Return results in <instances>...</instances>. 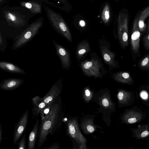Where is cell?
<instances>
[{
	"label": "cell",
	"mask_w": 149,
	"mask_h": 149,
	"mask_svg": "<svg viewBox=\"0 0 149 149\" xmlns=\"http://www.w3.org/2000/svg\"><path fill=\"white\" fill-rule=\"evenodd\" d=\"M43 7L51 26L58 33L69 42H72V37L69 29L61 15L45 4Z\"/></svg>",
	"instance_id": "obj_3"
},
{
	"label": "cell",
	"mask_w": 149,
	"mask_h": 149,
	"mask_svg": "<svg viewBox=\"0 0 149 149\" xmlns=\"http://www.w3.org/2000/svg\"><path fill=\"white\" fill-rule=\"evenodd\" d=\"M115 0L116 1H117V0Z\"/></svg>",
	"instance_id": "obj_40"
},
{
	"label": "cell",
	"mask_w": 149,
	"mask_h": 149,
	"mask_svg": "<svg viewBox=\"0 0 149 149\" xmlns=\"http://www.w3.org/2000/svg\"><path fill=\"white\" fill-rule=\"evenodd\" d=\"M149 33V20L148 22V26L147 30V34Z\"/></svg>",
	"instance_id": "obj_38"
},
{
	"label": "cell",
	"mask_w": 149,
	"mask_h": 149,
	"mask_svg": "<svg viewBox=\"0 0 149 149\" xmlns=\"http://www.w3.org/2000/svg\"><path fill=\"white\" fill-rule=\"evenodd\" d=\"M148 100H149V99Z\"/></svg>",
	"instance_id": "obj_39"
},
{
	"label": "cell",
	"mask_w": 149,
	"mask_h": 149,
	"mask_svg": "<svg viewBox=\"0 0 149 149\" xmlns=\"http://www.w3.org/2000/svg\"><path fill=\"white\" fill-rule=\"evenodd\" d=\"M128 16L123 12L119 13L117 21L118 40L121 48L125 49L128 43Z\"/></svg>",
	"instance_id": "obj_5"
},
{
	"label": "cell",
	"mask_w": 149,
	"mask_h": 149,
	"mask_svg": "<svg viewBox=\"0 0 149 149\" xmlns=\"http://www.w3.org/2000/svg\"><path fill=\"white\" fill-rule=\"evenodd\" d=\"M80 24L82 26H84L85 24V22L83 20H81L80 22Z\"/></svg>",
	"instance_id": "obj_37"
},
{
	"label": "cell",
	"mask_w": 149,
	"mask_h": 149,
	"mask_svg": "<svg viewBox=\"0 0 149 149\" xmlns=\"http://www.w3.org/2000/svg\"><path fill=\"white\" fill-rule=\"evenodd\" d=\"M128 110L123 116L124 122L126 124H132L141 121L146 114L141 110L134 107Z\"/></svg>",
	"instance_id": "obj_10"
},
{
	"label": "cell",
	"mask_w": 149,
	"mask_h": 149,
	"mask_svg": "<svg viewBox=\"0 0 149 149\" xmlns=\"http://www.w3.org/2000/svg\"><path fill=\"white\" fill-rule=\"evenodd\" d=\"M35 15L20 6H2L0 10V32L13 39L27 27L30 19Z\"/></svg>",
	"instance_id": "obj_1"
},
{
	"label": "cell",
	"mask_w": 149,
	"mask_h": 149,
	"mask_svg": "<svg viewBox=\"0 0 149 149\" xmlns=\"http://www.w3.org/2000/svg\"><path fill=\"white\" fill-rule=\"evenodd\" d=\"M0 68L1 70L11 73L22 74H25V70L12 63L7 61L0 62Z\"/></svg>",
	"instance_id": "obj_19"
},
{
	"label": "cell",
	"mask_w": 149,
	"mask_h": 149,
	"mask_svg": "<svg viewBox=\"0 0 149 149\" xmlns=\"http://www.w3.org/2000/svg\"><path fill=\"white\" fill-rule=\"evenodd\" d=\"M85 94L86 96H89L91 94V93L90 90L88 89H86L85 91Z\"/></svg>",
	"instance_id": "obj_35"
},
{
	"label": "cell",
	"mask_w": 149,
	"mask_h": 149,
	"mask_svg": "<svg viewBox=\"0 0 149 149\" xmlns=\"http://www.w3.org/2000/svg\"><path fill=\"white\" fill-rule=\"evenodd\" d=\"M20 6L27 9L35 15L42 13L43 3L33 1H21L19 3Z\"/></svg>",
	"instance_id": "obj_15"
},
{
	"label": "cell",
	"mask_w": 149,
	"mask_h": 149,
	"mask_svg": "<svg viewBox=\"0 0 149 149\" xmlns=\"http://www.w3.org/2000/svg\"><path fill=\"white\" fill-rule=\"evenodd\" d=\"M7 46L6 37L3 33L0 32V50L3 52L6 50Z\"/></svg>",
	"instance_id": "obj_26"
},
{
	"label": "cell",
	"mask_w": 149,
	"mask_h": 149,
	"mask_svg": "<svg viewBox=\"0 0 149 149\" xmlns=\"http://www.w3.org/2000/svg\"><path fill=\"white\" fill-rule=\"evenodd\" d=\"M44 3L53 7L65 10L68 5L66 0H31Z\"/></svg>",
	"instance_id": "obj_21"
},
{
	"label": "cell",
	"mask_w": 149,
	"mask_h": 149,
	"mask_svg": "<svg viewBox=\"0 0 149 149\" xmlns=\"http://www.w3.org/2000/svg\"><path fill=\"white\" fill-rule=\"evenodd\" d=\"M143 41L145 49L147 51H149V33L143 38Z\"/></svg>",
	"instance_id": "obj_29"
},
{
	"label": "cell",
	"mask_w": 149,
	"mask_h": 149,
	"mask_svg": "<svg viewBox=\"0 0 149 149\" xmlns=\"http://www.w3.org/2000/svg\"><path fill=\"white\" fill-rule=\"evenodd\" d=\"M101 66L99 61L95 59H92L89 61H85L81 63V67L83 72L89 77H100Z\"/></svg>",
	"instance_id": "obj_7"
},
{
	"label": "cell",
	"mask_w": 149,
	"mask_h": 149,
	"mask_svg": "<svg viewBox=\"0 0 149 149\" xmlns=\"http://www.w3.org/2000/svg\"><path fill=\"white\" fill-rule=\"evenodd\" d=\"M51 106L47 107L40 111V114L41 116V121H42L46 117L49 113Z\"/></svg>",
	"instance_id": "obj_27"
},
{
	"label": "cell",
	"mask_w": 149,
	"mask_h": 149,
	"mask_svg": "<svg viewBox=\"0 0 149 149\" xmlns=\"http://www.w3.org/2000/svg\"><path fill=\"white\" fill-rule=\"evenodd\" d=\"M149 16V6L143 10L139 16L138 26L142 33L146 31V25L145 23L146 18Z\"/></svg>",
	"instance_id": "obj_23"
},
{
	"label": "cell",
	"mask_w": 149,
	"mask_h": 149,
	"mask_svg": "<svg viewBox=\"0 0 149 149\" xmlns=\"http://www.w3.org/2000/svg\"><path fill=\"white\" fill-rule=\"evenodd\" d=\"M110 11L109 4L107 3L104 6L101 14V18L103 22L107 24L110 19Z\"/></svg>",
	"instance_id": "obj_24"
},
{
	"label": "cell",
	"mask_w": 149,
	"mask_h": 149,
	"mask_svg": "<svg viewBox=\"0 0 149 149\" xmlns=\"http://www.w3.org/2000/svg\"><path fill=\"white\" fill-rule=\"evenodd\" d=\"M31 102L33 105L32 118L35 116V118H36L40 113V111L47 107V105L43 101V97H41L38 95L33 97L31 100Z\"/></svg>",
	"instance_id": "obj_16"
},
{
	"label": "cell",
	"mask_w": 149,
	"mask_h": 149,
	"mask_svg": "<svg viewBox=\"0 0 149 149\" xmlns=\"http://www.w3.org/2000/svg\"><path fill=\"white\" fill-rule=\"evenodd\" d=\"M138 18L139 16L137 17L134 20L130 39L132 54L134 61L140 54V40L141 33L138 26Z\"/></svg>",
	"instance_id": "obj_6"
},
{
	"label": "cell",
	"mask_w": 149,
	"mask_h": 149,
	"mask_svg": "<svg viewBox=\"0 0 149 149\" xmlns=\"http://www.w3.org/2000/svg\"><path fill=\"white\" fill-rule=\"evenodd\" d=\"M44 19L40 17L31 24L19 36L13 39L12 49L15 50L26 45L38 33L42 27Z\"/></svg>",
	"instance_id": "obj_4"
},
{
	"label": "cell",
	"mask_w": 149,
	"mask_h": 149,
	"mask_svg": "<svg viewBox=\"0 0 149 149\" xmlns=\"http://www.w3.org/2000/svg\"><path fill=\"white\" fill-rule=\"evenodd\" d=\"M23 79L19 78H11L5 79L0 84V89L7 91L16 89L24 82Z\"/></svg>",
	"instance_id": "obj_13"
},
{
	"label": "cell",
	"mask_w": 149,
	"mask_h": 149,
	"mask_svg": "<svg viewBox=\"0 0 149 149\" xmlns=\"http://www.w3.org/2000/svg\"><path fill=\"white\" fill-rule=\"evenodd\" d=\"M118 98L120 102L125 106L131 105L134 100L135 96L131 91L120 90L118 94Z\"/></svg>",
	"instance_id": "obj_17"
},
{
	"label": "cell",
	"mask_w": 149,
	"mask_h": 149,
	"mask_svg": "<svg viewBox=\"0 0 149 149\" xmlns=\"http://www.w3.org/2000/svg\"><path fill=\"white\" fill-rule=\"evenodd\" d=\"M62 79L57 80L43 97V100L47 104V107L52 105L60 94L62 89Z\"/></svg>",
	"instance_id": "obj_11"
},
{
	"label": "cell",
	"mask_w": 149,
	"mask_h": 149,
	"mask_svg": "<svg viewBox=\"0 0 149 149\" xmlns=\"http://www.w3.org/2000/svg\"><path fill=\"white\" fill-rule=\"evenodd\" d=\"M100 52L104 62L109 67L110 70L119 67L118 62L115 59V53L110 51L106 46H102Z\"/></svg>",
	"instance_id": "obj_12"
},
{
	"label": "cell",
	"mask_w": 149,
	"mask_h": 149,
	"mask_svg": "<svg viewBox=\"0 0 149 149\" xmlns=\"http://www.w3.org/2000/svg\"><path fill=\"white\" fill-rule=\"evenodd\" d=\"M68 126V130L70 133L71 134H74L75 132V129L72 125H69Z\"/></svg>",
	"instance_id": "obj_31"
},
{
	"label": "cell",
	"mask_w": 149,
	"mask_h": 149,
	"mask_svg": "<svg viewBox=\"0 0 149 149\" xmlns=\"http://www.w3.org/2000/svg\"><path fill=\"white\" fill-rule=\"evenodd\" d=\"M59 148V145L57 143H54L49 147H46L43 148L44 149H58Z\"/></svg>",
	"instance_id": "obj_30"
},
{
	"label": "cell",
	"mask_w": 149,
	"mask_h": 149,
	"mask_svg": "<svg viewBox=\"0 0 149 149\" xmlns=\"http://www.w3.org/2000/svg\"><path fill=\"white\" fill-rule=\"evenodd\" d=\"M29 111L27 110L22 115L15 125L13 135V143L15 146L25 131L28 120Z\"/></svg>",
	"instance_id": "obj_8"
},
{
	"label": "cell",
	"mask_w": 149,
	"mask_h": 149,
	"mask_svg": "<svg viewBox=\"0 0 149 149\" xmlns=\"http://www.w3.org/2000/svg\"><path fill=\"white\" fill-rule=\"evenodd\" d=\"M87 129L88 131L91 133L93 132L94 131L93 127L90 125H88L87 127Z\"/></svg>",
	"instance_id": "obj_33"
},
{
	"label": "cell",
	"mask_w": 149,
	"mask_h": 149,
	"mask_svg": "<svg viewBox=\"0 0 149 149\" xmlns=\"http://www.w3.org/2000/svg\"><path fill=\"white\" fill-rule=\"evenodd\" d=\"M102 102L103 105L104 107H107L109 105V101L107 98L103 99Z\"/></svg>",
	"instance_id": "obj_32"
},
{
	"label": "cell",
	"mask_w": 149,
	"mask_h": 149,
	"mask_svg": "<svg viewBox=\"0 0 149 149\" xmlns=\"http://www.w3.org/2000/svg\"><path fill=\"white\" fill-rule=\"evenodd\" d=\"M26 134H24L18 143V149H25L26 148Z\"/></svg>",
	"instance_id": "obj_28"
},
{
	"label": "cell",
	"mask_w": 149,
	"mask_h": 149,
	"mask_svg": "<svg viewBox=\"0 0 149 149\" xmlns=\"http://www.w3.org/2000/svg\"><path fill=\"white\" fill-rule=\"evenodd\" d=\"M139 68L143 70H149V54L143 58L139 62Z\"/></svg>",
	"instance_id": "obj_25"
},
{
	"label": "cell",
	"mask_w": 149,
	"mask_h": 149,
	"mask_svg": "<svg viewBox=\"0 0 149 149\" xmlns=\"http://www.w3.org/2000/svg\"><path fill=\"white\" fill-rule=\"evenodd\" d=\"M132 136L136 140H145L149 138V125H139L137 127L131 129Z\"/></svg>",
	"instance_id": "obj_14"
},
{
	"label": "cell",
	"mask_w": 149,
	"mask_h": 149,
	"mask_svg": "<svg viewBox=\"0 0 149 149\" xmlns=\"http://www.w3.org/2000/svg\"><path fill=\"white\" fill-rule=\"evenodd\" d=\"M9 0H0V6L1 7L6 3Z\"/></svg>",
	"instance_id": "obj_36"
},
{
	"label": "cell",
	"mask_w": 149,
	"mask_h": 149,
	"mask_svg": "<svg viewBox=\"0 0 149 149\" xmlns=\"http://www.w3.org/2000/svg\"><path fill=\"white\" fill-rule=\"evenodd\" d=\"M53 43L55 49L56 53L61 61V68L68 70L70 65V58L68 51L54 40Z\"/></svg>",
	"instance_id": "obj_9"
},
{
	"label": "cell",
	"mask_w": 149,
	"mask_h": 149,
	"mask_svg": "<svg viewBox=\"0 0 149 149\" xmlns=\"http://www.w3.org/2000/svg\"><path fill=\"white\" fill-rule=\"evenodd\" d=\"M112 77L115 80L120 82L132 85L134 80L128 72L121 71L113 73Z\"/></svg>",
	"instance_id": "obj_18"
},
{
	"label": "cell",
	"mask_w": 149,
	"mask_h": 149,
	"mask_svg": "<svg viewBox=\"0 0 149 149\" xmlns=\"http://www.w3.org/2000/svg\"><path fill=\"white\" fill-rule=\"evenodd\" d=\"M90 50V45L86 40H83L79 43L76 49V55L79 58H82Z\"/></svg>",
	"instance_id": "obj_22"
},
{
	"label": "cell",
	"mask_w": 149,
	"mask_h": 149,
	"mask_svg": "<svg viewBox=\"0 0 149 149\" xmlns=\"http://www.w3.org/2000/svg\"><path fill=\"white\" fill-rule=\"evenodd\" d=\"M39 119H37L31 130L29 137L28 149H34L37 138L39 134Z\"/></svg>",
	"instance_id": "obj_20"
},
{
	"label": "cell",
	"mask_w": 149,
	"mask_h": 149,
	"mask_svg": "<svg viewBox=\"0 0 149 149\" xmlns=\"http://www.w3.org/2000/svg\"><path fill=\"white\" fill-rule=\"evenodd\" d=\"M58 96L51 106L49 113L41 121L39 127L38 147H41L47 140L49 134L53 135L58 128L60 121L61 105Z\"/></svg>",
	"instance_id": "obj_2"
},
{
	"label": "cell",
	"mask_w": 149,
	"mask_h": 149,
	"mask_svg": "<svg viewBox=\"0 0 149 149\" xmlns=\"http://www.w3.org/2000/svg\"><path fill=\"white\" fill-rule=\"evenodd\" d=\"M2 128L1 124L0 125V144L2 139Z\"/></svg>",
	"instance_id": "obj_34"
}]
</instances>
